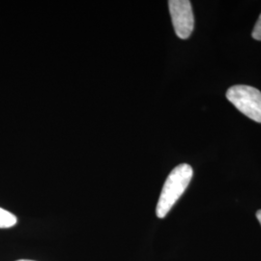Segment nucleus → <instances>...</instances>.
I'll list each match as a JSON object with an SVG mask.
<instances>
[{
	"label": "nucleus",
	"instance_id": "obj_1",
	"mask_svg": "<svg viewBox=\"0 0 261 261\" xmlns=\"http://www.w3.org/2000/svg\"><path fill=\"white\" fill-rule=\"evenodd\" d=\"M194 174L192 167L188 164L179 165L169 173L156 207V215L160 219L165 218L171 208L184 194Z\"/></svg>",
	"mask_w": 261,
	"mask_h": 261
},
{
	"label": "nucleus",
	"instance_id": "obj_2",
	"mask_svg": "<svg viewBox=\"0 0 261 261\" xmlns=\"http://www.w3.org/2000/svg\"><path fill=\"white\" fill-rule=\"evenodd\" d=\"M226 98L243 114L261 123V92L258 89L249 85H234L227 90Z\"/></svg>",
	"mask_w": 261,
	"mask_h": 261
},
{
	"label": "nucleus",
	"instance_id": "obj_3",
	"mask_svg": "<svg viewBox=\"0 0 261 261\" xmlns=\"http://www.w3.org/2000/svg\"><path fill=\"white\" fill-rule=\"evenodd\" d=\"M168 7L176 35L180 39H188L195 27L191 2L189 0H170Z\"/></svg>",
	"mask_w": 261,
	"mask_h": 261
},
{
	"label": "nucleus",
	"instance_id": "obj_4",
	"mask_svg": "<svg viewBox=\"0 0 261 261\" xmlns=\"http://www.w3.org/2000/svg\"><path fill=\"white\" fill-rule=\"evenodd\" d=\"M17 217L9 211L0 208V228H9L17 224Z\"/></svg>",
	"mask_w": 261,
	"mask_h": 261
},
{
	"label": "nucleus",
	"instance_id": "obj_5",
	"mask_svg": "<svg viewBox=\"0 0 261 261\" xmlns=\"http://www.w3.org/2000/svg\"><path fill=\"white\" fill-rule=\"evenodd\" d=\"M252 38L257 41H261V14L254 25V28H253Z\"/></svg>",
	"mask_w": 261,
	"mask_h": 261
},
{
	"label": "nucleus",
	"instance_id": "obj_6",
	"mask_svg": "<svg viewBox=\"0 0 261 261\" xmlns=\"http://www.w3.org/2000/svg\"><path fill=\"white\" fill-rule=\"evenodd\" d=\"M256 218H257L259 224H261V210H258V211L256 212Z\"/></svg>",
	"mask_w": 261,
	"mask_h": 261
},
{
	"label": "nucleus",
	"instance_id": "obj_7",
	"mask_svg": "<svg viewBox=\"0 0 261 261\" xmlns=\"http://www.w3.org/2000/svg\"><path fill=\"white\" fill-rule=\"evenodd\" d=\"M17 261H34V260H28V259H20V260Z\"/></svg>",
	"mask_w": 261,
	"mask_h": 261
}]
</instances>
